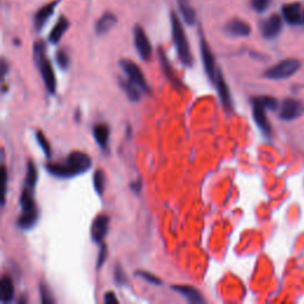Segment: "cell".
I'll list each match as a JSON object with an SVG mask.
<instances>
[{
	"mask_svg": "<svg viewBox=\"0 0 304 304\" xmlns=\"http://www.w3.org/2000/svg\"><path fill=\"white\" fill-rule=\"evenodd\" d=\"M90 167H92V159L87 153L74 151L63 163H50L45 168L51 175L59 179H70L86 173L90 169Z\"/></svg>",
	"mask_w": 304,
	"mask_h": 304,
	"instance_id": "1",
	"label": "cell"
},
{
	"mask_svg": "<svg viewBox=\"0 0 304 304\" xmlns=\"http://www.w3.org/2000/svg\"><path fill=\"white\" fill-rule=\"evenodd\" d=\"M278 102L272 96H258L252 99V112H253V119L260 131L265 135L271 134V125L266 116V110H276Z\"/></svg>",
	"mask_w": 304,
	"mask_h": 304,
	"instance_id": "2",
	"label": "cell"
},
{
	"mask_svg": "<svg viewBox=\"0 0 304 304\" xmlns=\"http://www.w3.org/2000/svg\"><path fill=\"white\" fill-rule=\"evenodd\" d=\"M171 29H173L174 43L175 47H176L177 55H179L181 62L186 65V67H191L192 55L190 53V48H189L184 29H183L182 24H181L179 17L176 16L175 12L171 13Z\"/></svg>",
	"mask_w": 304,
	"mask_h": 304,
	"instance_id": "3",
	"label": "cell"
},
{
	"mask_svg": "<svg viewBox=\"0 0 304 304\" xmlns=\"http://www.w3.org/2000/svg\"><path fill=\"white\" fill-rule=\"evenodd\" d=\"M34 57L36 64H37V68L40 69L42 77H43L48 92L54 94L56 90L55 71H54L50 61L47 59V56H45V45L42 41L36 42L34 45Z\"/></svg>",
	"mask_w": 304,
	"mask_h": 304,
	"instance_id": "4",
	"label": "cell"
},
{
	"mask_svg": "<svg viewBox=\"0 0 304 304\" xmlns=\"http://www.w3.org/2000/svg\"><path fill=\"white\" fill-rule=\"evenodd\" d=\"M301 68L300 61L295 59H288L284 61L277 63L276 65L267 69L264 73V76L266 79L271 80H283L288 79V77L293 76L294 74H296Z\"/></svg>",
	"mask_w": 304,
	"mask_h": 304,
	"instance_id": "5",
	"label": "cell"
},
{
	"mask_svg": "<svg viewBox=\"0 0 304 304\" xmlns=\"http://www.w3.org/2000/svg\"><path fill=\"white\" fill-rule=\"evenodd\" d=\"M120 67H122V70L125 71V74L127 75V80L133 83L134 86H137L141 92L143 93L151 92L149 83H147L145 76H144L143 71L140 70V68L138 67L134 62L130 61V60H122V61H120Z\"/></svg>",
	"mask_w": 304,
	"mask_h": 304,
	"instance_id": "6",
	"label": "cell"
},
{
	"mask_svg": "<svg viewBox=\"0 0 304 304\" xmlns=\"http://www.w3.org/2000/svg\"><path fill=\"white\" fill-rule=\"evenodd\" d=\"M304 113V105L303 102L296 99H285L281 104V110H279V118L285 120V122H291Z\"/></svg>",
	"mask_w": 304,
	"mask_h": 304,
	"instance_id": "7",
	"label": "cell"
},
{
	"mask_svg": "<svg viewBox=\"0 0 304 304\" xmlns=\"http://www.w3.org/2000/svg\"><path fill=\"white\" fill-rule=\"evenodd\" d=\"M133 35H134L135 49H137L138 54H139L141 59L147 61V60H150V57H151L152 47L151 43H150L149 38H147L145 31H144L140 26H135Z\"/></svg>",
	"mask_w": 304,
	"mask_h": 304,
	"instance_id": "8",
	"label": "cell"
},
{
	"mask_svg": "<svg viewBox=\"0 0 304 304\" xmlns=\"http://www.w3.org/2000/svg\"><path fill=\"white\" fill-rule=\"evenodd\" d=\"M200 48H201V55H202L204 70H206L207 75H208L209 80L212 81V82H214L218 69L215 68V60L214 56H213L212 50H210V47L203 37H201Z\"/></svg>",
	"mask_w": 304,
	"mask_h": 304,
	"instance_id": "9",
	"label": "cell"
},
{
	"mask_svg": "<svg viewBox=\"0 0 304 304\" xmlns=\"http://www.w3.org/2000/svg\"><path fill=\"white\" fill-rule=\"evenodd\" d=\"M110 226V218L106 214H100L94 219L90 228V236L94 243H101L104 238L106 237Z\"/></svg>",
	"mask_w": 304,
	"mask_h": 304,
	"instance_id": "10",
	"label": "cell"
},
{
	"mask_svg": "<svg viewBox=\"0 0 304 304\" xmlns=\"http://www.w3.org/2000/svg\"><path fill=\"white\" fill-rule=\"evenodd\" d=\"M282 19L278 14H273L270 18H267L265 22L261 24V34L267 40H272L277 37L282 30Z\"/></svg>",
	"mask_w": 304,
	"mask_h": 304,
	"instance_id": "11",
	"label": "cell"
},
{
	"mask_svg": "<svg viewBox=\"0 0 304 304\" xmlns=\"http://www.w3.org/2000/svg\"><path fill=\"white\" fill-rule=\"evenodd\" d=\"M214 85L216 86V89H218V94L220 100H221L222 105H224L225 107L231 108L232 107V99H231V93L230 89H228L227 83H226V81L224 79V76H222L221 70L216 71V76L214 80Z\"/></svg>",
	"mask_w": 304,
	"mask_h": 304,
	"instance_id": "12",
	"label": "cell"
},
{
	"mask_svg": "<svg viewBox=\"0 0 304 304\" xmlns=\"http://www.w3.org/2000/svg\"><path fill=\"white\" fill-rule=\"evenodd\" d=\"M173 289L175 291L182 295L184 299L190 303H204V299L197 289L191 285H174Z\"/></svg>",
	"mask_w": 304,
	"mask_h": 304,
	"instance_id": "13",
	"label": "cell"
},
{
	"mask_svg": "<svg viewBox=\"0 0 304 304\" xmlns=\"http://www.w3.org/2000/svg\"><path fill=\"white\" fill-rule=\"evenodd\" d=\"M283 17L291 25H296L302 22V16L301 13V4L299 2H294V4H287L283 6L282 8Z\"/></svg>",
	"mask_w": 304,
	"mask_h": 304,
	"instance_id": "14",
	"label": "cell"
},
{
	"mask_svg": "<svg viewBox=\"0 0 304 304\" xmlns=\"http://www.w3.org/2000/svg\"><path fill=\"white\" fill-rule=\"evenodd\" d=\"M226 31H227V34L237 36V37H246L251 34V26L242 19H233L227 23Z\"/></svg>",
	"mask_w": 304,
	"mask_h": 304,
	"instance_id": "15",
	"label": "cell"
},
{
	"mask_svg": "<svg viewBox=\"0 0 304 304\" xmlns=\"http://www.w3.org/2000/svg\"><path fill=\"white\" fill-rule=\"evenodd\" d=\"M14 287L10 276H4L0 282V300L2 303H8L13 300Z\"/></svg>",
	"mask_w": 304,
	"mask_h": 304,
	"instance_id": "16",
	"label": "cell"
},
{
	"mask_svg": "<svg viewBox=\"0 0 304 304\" xmlns=\"http://www.w3.org/2000/svg\"><path fill=\"white\" fill-rule=\"evenodd\" d=\"M159 61H161V67L162 70L164 71L165 76L168 77V80L170 81L171 85L174 87H182V82L177 79L176 74H175L173 67L170 65L169 61H168L167 56H165V54L162 50H159Z\"/></svg>",
	"mask_w": 304,
	"mask_h": 304,
	"instance_id": "17",
	"label": "cell"
},
{
	"mask_svg": "<svg viewBox=\"0 0 304 304\" xmlns=\"http://www.w3.org/2000/svg\"><path fill=\"white\" fill-rule=\"evenodd\" d=\"M93 134H94V138L99 146L102 150H106L108 146V139H110V127H108V125L102 124V122L95 125L94 128H93Z\"/></svg>",
	"mask_w": 304,
	"mask_h": 304,
	"instance_id": "18",
	"label": "cell"
},
{
	"mask_svg": "<svg viewBox=\"0 0 304 304\" xmlns=\"http://www.w3.org/2000/svg\"><path fill=\"white\" fill-rule=\"evenodd\" d=\"M57 2H53V4H48L45 5L44 7H42L40 11L37 12L35 18V25L36 29L41 30L45 25V23L50 19V17L53 16L54 10H55Z\"/></svg>",
	"mask_w": 304,
	"mask_h": 304,
	"instance_id": "19",
	"label": "cell"
},
{
	"mask_svg": "<svg viewBox=\"0 0 304 304\" xmlns=\"http://www.w3.org/2000/svg\"><path fill=\"white\" fill-rule=\"evenodd\" d=\"M69 28V22L65 19L64 17L60 18V20L57 22V24L54 26V29L51 30L50 35H49V41L50 43L57 44L60 41H61L62 36L64 35V32L67 31V29Z\"/></svg>",
	"mask_w": 304,
	"mask_h": 304,
	"instance_id": "20",
	"label": "cell"
},
{
	"mask_svg": "<svg viewBox=\"0 0 304 304\" xmlns=\"http://www.w3.org/2000/svg\"><path fill=\"white\" fill-rule=\"evenodd\" d=\"M179 8L183 20L188 25H194L195 20H196V14H195L194 8L189 4L188 0H179Z\"/></svg>",
	"mask_w": 304,
	"mask_h": 304,
	"instance_id": "21",
	"label": "cell"
},
{
	"mask_svg": "<svg viewBox=\"0 0 304 304\" xmlns=\"http://www.w3.org/2000/svg\"><path fill=\"white\" fill-rule=\"evenodd\" d=\"M116 23H117V18L114 14L112 13L104 14V16L99 19V22L96 23V32H98L99 35L106 34L107 31H110V30L116 25Z\"/></svg>",
	"mask_w": 304,
	"mask_h": 304,
	"instance_id": "22",
	"label": "cell"
},
{
	"mask_svg": "<svg viewBox=\"0 0 304 304\" xmlns=\"http://www.w3.org/2000/svg\"><path fill=\"white\" fill-rule=\"evenodd\" d=\"M120 87H122V90L126 93L127 98L130 99L131 101H138L140 99L141 95V90L138 88L137 86H134L133 83L130 82L128 80H120L119 81Z\"/></svg>",
	"mask_w": 304,
	"mask_h": 304,
	"instance_id": "23",
	"label": "cell"
},
{
	"mask_svg": "<svg viewBox=\"0 0 304 304\" xmlns=\"http://www.w3.org/2000/svg\"><path fill=\"white\" fill-rule=\"evenodd\" d=\"M38 214H24L18 218V227H20L22 230H31L34 226L37 224Z\"/></svg>",
	"mask_w": 304,
	"mask_h": 304,
	"instance_id": "24",
	"label": "cell"
},
{
	"mask_svg": "<svg viewBox=\"0 0 304 304\" xmlns=\"http://www.w3.org/2000/svg\"><path fill=\"white\" fill-rule=\"evenodd\" d=\"M37 169H36L35 164L31 161L28 162V170H26V179H25V186L35 189L36 183H37Z\"/></svg>",
	"mask_w": 304,
	"mask_h": 304,
	"instance_id": "25",
	"label": "cell"
},
{
	"mask_svg": "<svg viewBox=\"0 0 304 304\" xmlns=\"http://www.w3.org/2000/svg\"><path fill=\"white\" fill-rule=\"evenodd\" d=\"M36 138H37L38 144H40L42 150L44 151L45 156H47V157H50V156H51V146L49 144V140H48L47 137H45V135L43 134V132H42V131L36 132Z\"/></svg>",
	"mask_w": 304,
	"mask_h": 304,
	"instance_id": "26",
	"label": "cell"
},
{
	"mask_svg": "<svg viewBox=\"0 0 304 304\" xmlns=\"http://www.w3.org/2000/svg\"><path fill=\"white\" fill-rule=\"evenodd\" d=\"M93 180H94V188L96 192L99 195H102V192L105 190V175L102 173V170L95 171Z\"/></svg>",
	"mask_w": 304,
	"mask_h": 304,
	"instance_id": "27",
	"label": "cell"
},
{
	"mask_svg": "<svg viewBox=\"0 0 304 304\" xmlns=\"http://www.w3.org/2000/svg\"><path fill=\"white\" fill-rule=\"evenodd\" d=\"M56 61H57V64L60 65V68L61 69H68L69 64H70L69 56L62 50H60L59 53L56 54Z\"/></svg>",
	"mask_w": 304,
	"mask_h": 304,
	"instance_id": "28",
	"label": "cell"
},
{
	"mask_svg": "<svg viewBox=\"0 0 304 304\" xmlns=\"http://www.w3.org/2000/svg\"><path fill=\"white\" fill-rule=\"evenodd\" d=\"M137 275L139 276L140 278L145 279L146 282L152 283V284H162V281L158 278L157 276L152 275V273H150V272H146V271H138Z\"/></svg>",
	"mask_w": 304,
	"mask_h": 304,
	"instance_id": "29",
	"label": "cell"
},
{
	"mask_svg": "<svg viewBox=\"0 0 304 304\" xmlns=\"http://www.w3.org/2000/svg\"><path fill=\"white\" fill-rule=\"evenodd\" d=\"M252 7L258 12H264L269 7L270 0H251Z\"/></svg>",
	"mask_w": 304,
	"mask_h": 304,
	"instance_id": "30",
	"label": "cell"
},
{
	"mask_svg": "<svg viewBox=\"0 0 304 304\" xmlns=\"http://www.w3.org/2000/svg\"><path fill=\"white\" fill-rule=\"evenodd\" d=\"M40 291H41L42 302H43L44 304H51V303H54V302H55V301H54L53 297H51L49 289H48L47 287H45L44 284H42V285H41Z\"/></svg>",
	"mask_w": 304,
	"mask_h": 304,
	"instance_id": "31",
	"label": "cell"
},
{
	"mask_svg": "<svg viewBox=\"0 0 304 304\" xmlns=\"http://www.w3.org/2000/svg\"><path fill=\"white\" fill-rule=\"evenodd\" d=\"M114 278H116L117 283H119V284H122V285H124L126 283L125 272L122 269H120L119 266H117L116 271H114Z\"/></svg>",
	"mask_w": 304,
	"mask_h": 304,
	"instance_id": "32",
	"label": "cell"
},
{
	"mask_svg": "<svg viewBox=\"0 0 304 304\" xmlns=\"http://www.w3.org/2000/svg\"><path fill=\"white\" fill-rule=\"evenodd\" d=\"M106 257H107V247H106V245H102L101 248H100V253H99L98 264H96L98 269H100L101 265L105 263V260H106Z\"/></svg>",
	"mask_w": 304,
	"mask_h": 304,
	"instance_id": "33",
	"label": "cell"
},
{
	"mask_svg": "<svg viewBox=\"0 0 304 304\" xmlns=\"http://www.w3.org/2000/svg\"><path fill=\"white\" fill-rule=\"evenodd\" d=\"M105 303L114 304V303H119V301L117 299L116 294L112 293V291H108V293L105 295Z\"/></svg>",
	"mask_w": 304,
	"mask_h": 304,
	"instance_id": "34",
	"label": "cell"
},
{
	"mask_svg": "<svg viewBox=\"0 0 304 304\" xmlns=\"http://www.w3.org/2000/svg\"><path fill=\"white\" fill-rule=\"evenodd\" d=\"M6 183H7V171H6L5 165H2V191H4V200H2V203L5 202V197H6Z\"/></svg>",
	"mask_w": 304,
	"mask_h": 304,
	"instance_id": "35",
	"label": "cell"
},
{
	"mask_svg": "<svg viewBox=\"0 0 304 304\" xmlns=\"http://www.w3.org/2000/svg\"><path fill=\"white\" fill-rule=\"evenodd\" d=\"M131 186H132V189H133V191L139 192L141 190V182L140 181H135V182L132 183Z\"/></svg>",
	"mask_w": 304,
	"mask_h": 304,
	"instance_id": "36",
	"label": "cell"
}]
</instances>
